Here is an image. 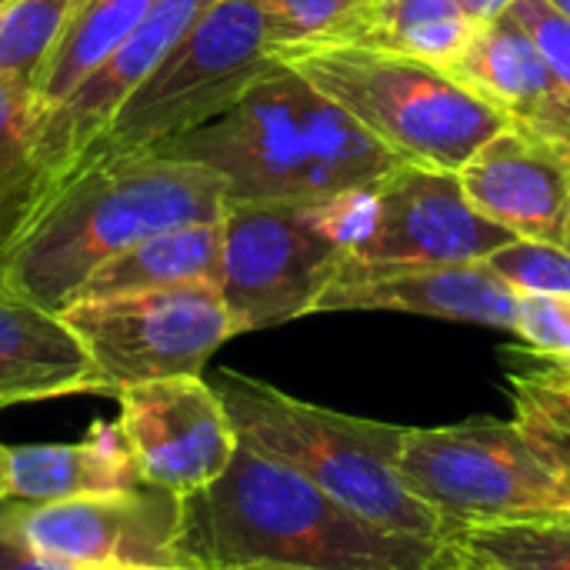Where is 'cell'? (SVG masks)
Masks as SVG:
<instances>
[{"instance_id": "31", "label": "cell", "mask_w": 570, "mask_h": 570, "mask_svg": "<svg viewBox=\"0 0 570 570\" xmlns=\"http://www.w3.org/2000/svg\"><path fill=\"white\" fill-rule=\"evenodd\" d=\"M514 421L531 438V444L544 454V461L570 484V431L551 424L548 417H541L538 411L524 404H514Z\"/></svg>"}, {"instance_id": "22", "label": "cell", "mask_w": 570, "mask_h": 570, "mask_svg": "<svg viewBox=\"0 0 570 570\" xmlns=\"http://www.w3.org/2000/svg\"><path fill=\"white\" fill-rule=\"evenodd\" d=\"M154 3L157 0H80L37 83V107L47 110L60 104L144 23Z\"/></svg>"}, {"instance_id": "29", "label": "cell", "mask_w": 570, "mask_h": 570, "mask_svg": "<svg viewBox=\"0 0 570 570\" xmlns=\"http://www.w3.org/2000/svg\"><path fill=\"white\" fill-rule=\"evenodd\" d=\"M511 13L534 37L538 50L544 53V60L558 80L564 104L570 107V17L561 13L551 0H518L511 7Z\"/></svg>"}, {"instance_id": "33", "label": "cell", "mask_w": 570, "mask_h": 570, "mask_svg": "<svg viewBox=\"0 0 570 570\" xmlns=\"http://www.w3.org/2000/svg\"><path fill=\"white\" fill-rule=\"evenodd\" d=\"M518 0H458V7L481 27V23H491L498 20L501 13H508Z\"/></svg>"}, {"instance_id": "20", "label": "cell", "mask_w": 570, "mask_h": 570, "mask_svg": "<svg viewBox=\"0 0 570 570\" xmlns=\"http://www.w3.org/2000/svg\"><path fill=\"white\" fill-rule=\"evenodd\" d=\"M220 247H224L220 224H190V227L160 230L104 261L87 277V284L77 291L73 301L160 291V287L197 284V281L217 284Z\"/></svg>"}, {"instance_id": "4", "label": "cell", "mask_w": 570, "mask_h": 570, "mask_svg": "<svg viewBox=\"0 0 570 570\" xmlns=\"http://www.w3.org/2000/svg\"><path fill=\"white\" fill-rule=\"evenodd\" d=\"M210 387L244 448L287 464L387 531L454 541L448 521L414 498L397 471L407 428L327 411L237 371H217Z\"/></svg>"}, {"instance_id": "16", "label": "cell", "mask_w": 570, "mask_h": 570, "mask_svg": "<svg viewBox=\"0 0 570 570\" xmlns=\"http://www.w3.org/2000/svg\"><path fill=\"white\" fill-rule=\"evenodd\" d=\"M448 73L498 107L511 124L531 127L570 150V107L534 37L511 10L481 23Z\"/></svg>"}, {"instance_id": "7", "label": "cell", "mask_w": 570, "mask_h": 570, "mask_svg": "<svg viewBox=\"0 0 570 570\" xmlns=\"http://www.w3.org/2000/svg\"><path fill=\"white\" fill-rule=\"evenodd\" d=\"M277 67L261 0H217L124 100L87 157L147 150L190 134L227 114Z\"/></svg>"}, {"instance_id": "12", "label": "cell", "mask_w": 570, "mask_h": 570, "mask_svg": "<svg viewBox=\"0 0 570 570\" xmlns=\"http://www.w3.org/2000/svg\"><path fill=\"white\" fill-rule=\"evenodd\" d=\"M377 224L357 254L361 264L381 267H431V264H478L514 240L511 230L481 217L458 174L397 164L374 184Z\"/></svg>"}, {"instance_id": "9", "label": "cell", "mask_w": 570, "mask_h": 570, "mask_svg": "<svg viewBox=\"0 0 570 570\" xmlns=\"http://www.w3.org/2000/svg\"><path fill=\"white\" fill-rule=\"evenodd\" d=\"M0 534L90 570H204L187 551L184 498L154 484L70 501H0Z\"/></svg>"}, {"instance_id": "40", "label": "cell", "mask_w": 570, "mask_h": 570, "mask_svg": "<svg viewBox=\"0 0 570 570\" xmlns=\"http://www.w3.org/2000/svg\"><path fill=\"white\" fill-rule=\"evenodd\" d=\"M554 521H568L570 524V514H564V518H554Z\"/></svg>"}, {"instance_id": "38", "label": "cell", "mask_w": 570, "mask_h": 570, "mask_svg": "<svg viewBox=\"0 0 570 570\" xmlns=\"http://www.w3.org/2000/svg\"><path fill=\"white\" fill-rule=\"evenodd\" d=\"M237 570H301V568H267V564H257V568H237Z\"/></svg>"}, {"instance_id": "37", "label": "cell", "mask_w": 570, "mask_h": 570, "mask_svg": "<svg viewBox=\"0 0 570 570\" xmlns=\"http://www.w3.org/2000/svg\"><path fill=\"white\" fill-rule=\"evenodd\" d=\"M551 3H554V7H558L561 13H568V17H570V0H551Z\"/></svg>"}, {"instance_id": "23", "label": "cell", "mask_w": 570, "mask_h": 570, "mask_svg": "<svg viewBox=\"0 0 570 570\" xmlns=\"http://www.w3.org/2000/svg\"><path fill=\"white\" fill-rule=\"evenodd\" d=\"M80 0H13L0 7V83L37 97V83Z\"/></svg>"}, {"instance_id": "6", "label": "cell", "mask_w": 570, "mask_h": 570, "mask_svg": "<svg viewBox=\"0 0 570 570\" xmlns=\"http://www.w3.org/2000/svg\"><path fill=\"white\" fill-rule=\"evenodd\" d=\"M397 471L411 494L448 521L454 538L468 528L570 514V484L518 421L407 428Z\"/></svg>"}, {"instance_id": "35", "label": "cell", "mask_w": 570, "mask_h": 570, "mask_svg": "<svg viewBox=\"0 0 570 570\" xmlns=\"http://www.w3.org/2000/svg\"><path fill=\"white\" fill-rule=\"evenodd\" d=\"M458 548H461V544H458ZM461 551H464V548H461ZM464 564H468V570H491V568H484L481 561H474V558H471L468 551H464Z\"/></svg>"}, {"instance_id": "13", "label": "cell", "mask_w": 570, "mask_h": 570, "mask_svg": "<svg viewBox=\"0 0 570 570\" xmlns=\"http://www.w3.org/2000/svg\"><path fill=\"white\" fill-rule=\"evenodd\" d=\"M214 3L217 0H157L144 23L60 104L47 110L37 107L33 154L53 174V180L70 174L90 154L124 100L157 70V63Z\"/></svg>"}, {"instance_id": "19", "label": "cell", "mask_w": 570, "mask_h": 570, "mask_svg": "<svg viewBox=\"0 0 570 570\" xmlns=\"http://www.w3.org/2000/svg\"><path fill=\"white\" fill-rule=\"evenodd\" d=\"M474 33L478 23L458 7V0H357L334 27L297 50L354 47L448 70L468 50Z\"/></svg>"}, {"instance_id": "10", "label": "cell", "mask_w": 570, "mask_h": 570, "mask_svg": "<svg viewBox=\"0 0 570 570\" xmlns=\"http://www.w3.org/2000/svg\"><path fill=\"white\" fill-rule=\"evenodd\" d=\"M220 297L237 334L314 314L347 257L307 217V204H227Z\"/></svg>"}, {"instance_id": "18", "label": "cell", "mask_w": 570, "mask_h": 570, "mask_svg": "<svg viewBox=\"0 0 570 570\" xmlns=\"http://www.w3.org/2000/svg\"><path fill=\"white\" fill-rule=\"evenodd\" d=\"M137 464L120 424L94 421L73 444H20L3 448L7 501L47 504L90 494H114L140 488Z\"/></svg>"}, {"instance_id": "21", "label": "cell", "mask_w": 570, "mask_h": 570, "mask_svg": "<svg viewBox=\"0 0 570 570\" xmlns=\"http://www.w3.org/2000/svg\"><path fill=\"white\" fill-rule=\"evenodd\" d=\"M37 97L0 83V291L30 220L57 187L53 174L33 154Z\"/></svg>"}, {"instance_id": "24", "label": "cell", "mask_w": 570, "mask_h": 570, "mask_svg": "<svg viewBox=\"0 0 570 570\" xmlns=\"http://www.w3.org/2000/svg\"><path fill=\"white\" fill-rule=\"evenodd\" d=\"M491 570H570L568 521H514L468 528L454 538Z\"/></svg>"}, {"instance_id": "27", "label": "cell", "mask_w": 570, "mask_h": 570, "mask_svg": "<svg viewBox=\"0 0 570 570\" xmlns=\"http://www.w3.org/2000/svg\"><path fill=\"white\" fill-rule=\"evenodd\" d=\"M307 217L334 247H341L344 254H357L377 224L374 184L351 187V190H341L334 197L314 200V204H307Z\"/></svg>"}, {"instance_id": "15", "label": "cell", "mask_w": 570, "mask_h": 570, "mask_svg": "<svg viewBox=\"0 0 570 570\" xmlns=\"http://www.w3.org/2000/svg\"><path fill=\"white\" fill-rule=\"evenodd\" d=\"M327 311H394L514 331L518 294L484 261L381 267L344 257L314 307V314Z\"/></svg>"}, {"instance_id": "14", "label": "cell", "mask_w": 570, "mask_h": 570, "mask_svg": "<svg viewBox=\"0 0 570 570\" xmlns=\"http://www.w3.org/2000/svg\"><path fill=\"white\" fill-rule=\"evenodd\" d=\"M464 197L491 224L524 240L564 244L570 217V150L508 124L458 170Z\"/></svg>"}, {"instance_id": "17", "label": "cell", "mask_w": 570, "mask_h": 570, "mask_svg": "<svg viewBox=\"0 0 570 570\" xmlns=\"http://www.w3.org/2000/svg\"><path fill=\"white\" fill-rule=\"evenodd\" d=\"M107 394L97 364L57 311L0 291V407Z\"/></svg>"}, {"instance_id": "1", "label": "cell", "mask_w": 570, "mask_h": 570, "mask_svg": "<svg viewBox=\"0 0 570 570\" xmlns=\"http://www.w3.org/2000/svg\"><path fill=\"white\" fill-rule=\"evenodd\" d=\"M224 210L227 187L204 164L150 147L87 157L57 180L30 220L7 287L60 314L114 254L160 230L220 224Z\"/></svg>"}, {"instance_id": "11", "label": "cell", "mask_w": 570, "mask_h": 570, "mask_svg": "<svg viewBox=\"0 0 570 570\" xmlns=\"http://www.w3.org/2000/svg\"><path fill=\"white\" fill-rule=\"evenodd\" d=\"M114 401L140 481L170 494H200L230 468L240 448L237 431L204 374L134 384Z\"/></svg>"}, {"instance_id": "41", "label": "cell", "mask_w": 570, "mask_h": 570, "mask_svg": "<svg viewBox=\"0 0 570 570\" xmlns=\"http://www.w3.org/2000/svg\"><path fill=\"white\" fill-rule=\"evenodd\" d=\"M7 3H13V0H0V7H7Z\"/></svg>"}, {"instance_id": "8", "label": "cell", "mask_w": 570, "mask_h": 570, "mask_svg": "<svg viewBox=\"0 0 570 570\" xmlns=\"http://www.w3.org/2000/svg\"><path fill=\"white\" fill-rule=\"evenodd\" d=\"M60 317L97 364L110 397L134 384L200 377L217 347L237 337L210 281L73 301Z\"/></svg>"}, {"instance_id": "26", "label": "cell", "mask_w": 570, "mask_h": 570, "mask_svg": "<svg viewBox=\"0 0 570 570\" xmlns=\"http://www.w3.org/2000/svg\"><path fill=\"white\" fill-rule=\"evenodd\" d=\"M357 0H261L274 57L281 60L284 53L317 40Z\"/></svg>"}, {"instance_id": "28", "label": "cell", "mask_w": 570, "mask_h": 570, "mask_svg": "<svg viewBox=\"0 0 570 570\" xmlns=\"http://www.w3.org/2000/svg\"><path fill=\"white\" fill-rule=\"evenodd\" d=\"M524 347L548 361H570V297L518 294L514 331Z\"/></svg>"}, {"instance_id": "5", "label": "cell", "mask_w": 570, "mask_h": 570, "mask_svg": "<svg viewBox=\"0 0 570 570\" xmlns=\"http://www.w3.org/2000/svg\"><path fill=\"white\" fill-rule=\"evenodd\" d=\"M281 63L347 110L401 164L458 174L511 120L448 70L354 47L294 50Z\"/></svg>"}, {"instance_id": "36", "label": "cell", "mask_w": 570, "mask_h": 570, "mask_svg": "<svg viewBox=\"0 0 570 570\" xmlns=\"http://www.w3.org/2000/svg\"><path fill=\"white\" fill-rule=\"evenodd\" d=\"M3 448L7 444H0V501H7V491H3Z\"/></svg>"}, {"instance_id": "34", "label": "cell", "mask_w": 570, "mask_h": 570, "mask_svg": "<svg viewBox=\"0 0 570 570\" xmlns=\"http://www.w3.org/2000/svg\"><path fill=\"white\" fill-rule=\"evenodd\" d=\"M428 570H468V564H464V551H461L454 541H448L444 551H441V558H438Z\"/></svg>"}, {"instance_id": "3", "label": "cell", "mask_w": 570, "mask_h": 570, "mask_svg": "<svg viewBox=\"0 0 570 570\" xmlns=\"http://www.w3.org/2000/svg\"><path fill=\"white\" fill-rule=\"evenodd\" d=\"M150 150L220 174L227 204H314L377 184L401 164L287 63L254 83L227 114Z\"/></svg>"}, {"instance_id": "25", "label": "cell", "mask_w": 570, "mask_h": 570, "mask_svg": "<svg viewBox=\"0 0 570 570\" xmlns=\"http://www.w3.org/2000/svg\"><path fill=\"white\" fill-rule=\"evenodd\" d=\"M484 264L514 294L570 297V250L564 244L514 237L504 247H498L491 257H484Z\"/></svg>"}, {"instance_id": "39", "label": "cell", "mask_w": 570, "mask_h": 570, "mask_svg": "<svg viewBox=\"0 0 570 570\" xmlns=\"http://www.w3.org/2000/svg\"><path fill=\"white\" fill-rule=\"evenodd\" d=\"M564 247L570 250V217H568V234H564Z\"/></svg>"}, {"instance_id": "32", "label": "cell", "mask_w": 570, "mask_h": 570, "mask_svg": "<svg viewBox=\"0 0 570 570\" xmlns=\"http://www.w3.org/2000/svg\"><path fill=\"white\" fill-rule=\"evenodd\" d=\"M0 570H90L77 568V564H63V561H50V558H40L20 544H13L10 538L0 534Z\"/></svg>"}, {"instance_id": "2", "label": "cell", "mask_w": 570, "mask_h": 570, "mask_svg": "<svg viewBox=\"0 0 570 570\" xmlns=\"http://www.w3.org/2000/svg\"><path fill=\"white\" fill-rule=\"evenodd\" d=\"M184 511L187 551L204 570H428L448 544L387 531L244 444Z\"/></svg>"}, {"instance_id": "30", "label": "cell", "mask_w": 570, "mask_h": 570, "mask_svg": "<svg viewBox=\"0 0 570 570\" xmlns=\"http://www.w3.org/2000/svg\"><path fill=\"white\" fill-rule=\"evenodd\" d=\"M511 394H514V404H524V407L538 411L541 417H548L551 424L570 431L568 384H558V381H551L548 374H541L534 367V371H524V374H514L511 377Z\"/></svg>"}]
</instances>
